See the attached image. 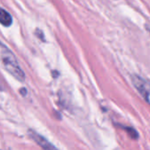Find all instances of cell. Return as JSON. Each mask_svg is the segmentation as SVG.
<instances>
[{
	"label": "cell",
	"instance_id": "1",
	"mask_svg": "<svg viewBox=\"0 0 150 150\" xmlns=\"http://www.w3.org/2000/svg\"><path fill=\"white\" fill-rule=\"evenodd\" d=\"M0 64L17 81L21 82L25 81V73L20 66L16 57L2 42H0Z\"/></svg>",
	"mask_w": 150,
	"mask_h": 150
},
{
	"label": "cell",
	"instance_id": "3",
	"mask_svg": "<svg viewBox=\"0 0 150 150\" xmlns=\"http://www.w3.org/2000/svg\"><path fill=\"white\" fill-rule=\"evenodd\" d=\"M29 134L31 136V138L44 150H57L52 144H50L45 138H43L42 136H41L40 134L36 133L35 132L30 131Z\"/></svg>",
	"mask_w": 150,
	"mask_h": 150
},
{
	"label": "cell",
	"instance_id": "5",
	"mask_svg": "<svg viewBox=\"0 0 150 150\" xmlns=\"http://www.w3.org/2000/svg\"><path fill=\"white\" fill-rule=\"evenodd\" d=\"M126 130L128 131L127 132L132 137V138H137L138 137V134H137V132L133 130V129H131V128H126Z\"/></svg>",
	"mask_w": 150,
	"mask_h": 150
},
{
	"label": "cell",
	"instance_id": "2",
	"mask_svg": "<svg viewBox=\"0 0 150 150\" xmlns=\"http://www.w3.org/2000/svg\"><path fill=\"white\" fill-rule=\"evenodd\" d=\"M132 82L143 98L150 104V82L137 75H133L132 77Z\"/></svg>",
	"mask_w": 150,
	"mask_h": 150
},
{
	"label": "cell",
	"instance_id": "4",
	"mask_svg": "<svg viewBox=\"0 0 150 150\" xmlns=\"http://www.w3.org/2000/svg\"><path fill=\"white\" fill-rule=\"evenodd\" d=\"M13 22V18L9 13H7L5 9L0 8V24L5 27H9Z\"/></svg>",
	"mask_w": 150,
	"mask_h": 150
}]
</instances>
